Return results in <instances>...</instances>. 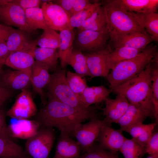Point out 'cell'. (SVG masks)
Returning a JSON list of instances; mask_svg holds the SVG:
<instances>
[{
    "label": "cell",
    "mask_w": 158,
    "mask_h": 158,
    "mask_svg": "<svg viewBox=\"0 0 158 158\" xmlns=\"http://www.w3.org/2000/svg\"><path fill=\"white\" fill-rule=\"evenodd\" d=\"M48 100L40 111L36 121L41 127H55L74 137L78 125L86 120L97 116V112L80 111L58 100L47 93Z\"/></svg>",
    "instance_id": "cell-1"
},
{
    "label": "cell",
    "mask_w": 158,
    "mask_h": 158,
    "mask_svg": "<svg viewBox=\"0 0 158 158\" xmlns=\"http://www.w3.org/2000/svg\"><path fill=\"white\" fill-rule=\"evenodd\" d=\"M153 59L138 75L116 87L110 88L111 92L124 96L130 104L146 111L152 118L154 117V110L151 78Z\"/></svg>",
    "instance_id": "cell-2"
},
{
    "label": "cell",
    "mask_w": 158,
    "mask_h": 158,
    "mask_svg": "<svg viewBox=\"0 0 158 158\" xmlns=\"http://www.w3.org/2000/svg\"><path fill=\"white\" fill-rule=\"evenodd\" d=\"M157 55V46L149 44L137 56L118 64L107 77L110 88L116 87L138 75Z\"/></svg>",
    "instance_id": "cell-3"
},
{
    "label": "cell",
    "mask_w": 158,
    "mask_h": 158,
    "mask_svg": "<svg viewBox=\"0 0 158 158\" xmlns=\"http://www.w3.org/2000/svg\"><path fill=\"white\" fill-rule=\"evenodd\" d=\"M105 12L109 43L123 35L133 32L147 33L128 12L121 9L113 0L102 3Z\"/></svg>",
    "instance_id": "cell-4"
},
{
    "label": "cell",
    "mask_w": 158,
    "mask_h": 158,
    "mask_svg": "<svg viewBox=\"0 0 158 158\" xmlns=\"http://www.w3.org/2000/svg\"><path fill=\"white\" fill-rule=\"evenodd\" d=\"M47 93L62 102L82 112H97L100 107L96 105L86 107L69 87L66 79V72L58 69L51 75L49 82L46 87Z\"/></svg>",
    "instance_id": "cell-5"
},
{
    "label": "cell",
    "mask_w": 158,
    "mask_h": 158,
    "mask_svg": "<svg viewBox=\"0 0 158 158\" xmlns=\"http://www.w3.org/2000/svg\"><path fill=\"white\" fill-rule=\"evenodd\" d=\"M109 33L107 25L98 31L84 30L76 31L74 48L83 53H90L105 49L109 45Z\"/></svg>",
    "instance_id": "cell-6"
},
{
    "label": "cell",
    "mask_w": 158,
    "mask_h": 158,
    "mask_svg": "<svg viewBox=\"0 0 158 158\" xmlns=\"http://www.w3.org/2000/svg\"><path fill=\"white\" fill-rule=\"evenodd\" d=\"M54 138L52 128L41 127L36 134L26 142V151L33 158H48Z\"/></svg>",
    "instance_id": "cell-7"
},
{
    "label": "cell",
    "mask_w": 158,
    "mask_h": 158,
    "mask_svg": "<svg viewBox=\"0 0 158 158\" xmlns=\"http://www.w3.org/2000/svg\"><path fill=\"white\" fill-rule=\"evenodd\" d=\"M107 124L104 119L101 120L97 117L90 119L88 123L79 124L76 128L74 137L80 146L81 151L86 152L98 139L102 127Z\"/></svg>",
    "instance_id": "cell-8"
},
{
    "label": "cell",
    "mask_w": 158,
    "mask_h": 158,
    "mask_svg": "<svg viewBox=\"0 0 158 158\" xmlns=\"http://www.w3.org/2000/svg\"><path fill=\"white\" fill-rule=\"evenodd\" d=\"M52 1L41 0V8L47 27L59 31L69 29V16L61 7Z\"/></svg>",
    "instance_id": "cell-9"
},
{
    "label": "cell",
    "mask_w": 158,
    "mask_h": 158,
    "mask_svg": "<svg viewBox=\"0 0 158 158\" xmlns=\"http://www.w3.org/2000/svg\"><path fill=\"white\" fill-rule=\"evenodd\" d=\"M0 21L18 29L25 31L29 34L34 31L28 24L25 10L18 5L13 3L0 6Z\"/></svg>",
    "instance_id": "cell-10"
},
{
    "label": "cell",
    "mask_w": 158,
    "mask_h": 158,
    "mask_svg": "<svg viewBox=\"0 0 158 158\" xmlns=\"http://www.w3.org/2000/svg\"><path fill=\"white\" fill-rule=\"evenodd\" d=\"M22 90L13 104L6 111V116L22 119H28L36 114L37 109L31 93L26 89Z\"/></svg>",
    "instance_id": "cell-11"
},
{
    "label": "cell",
    "mask_w": 158,
    "mask_h": 158,
    "mask_svg": "<svg viewBox=\"0 0 158 158\" xmlns=\"http://www.w3.org/2000/svg\"><path fill=\"white\" fill-rule=\"evenodd\" d=\"M112 50L109 44L105 49L99 51L83 53L86 58L90 78L98 77L107 78L110 70L107 64V56Z\"/></svg>",
    "instance_id": "cell-12"
},
{
    "label": "cell",
    "mask_w": 158,
    "mask_h": 158,
    "mask_svg": "<svg viewBox=\"0 0 158 158\" xmlns=\"http://www.w3.org/2000/svg\"><path fill=\"white\" fill-rule=\"evenodd\" d=\"M117 95L114 99L107 98L104 101L105 107L101 109L105 116L104 119L107 125L109 126L112 123H116L125 113L130 105L124 96Z\"/></svg>",
    "instance_id": "cell-13"
},
{
    "label": "cell",
    "mask_w": 158,
    "mask_h": 158,
    "mask_svg": "<svg viewBox=\"0 0 158 158\" xmlns=\"http://www.w3.org/2000/svg\"><path fill=\"white\" fill-rule=\"evenodd\" d=\"M126 138L121 130L115 129L106 124L102 127L99 133L98 145L107 151L117 153Z\"/></svg>",
    "instance_id": "cell-14"
},
{
    "label": "cell",
    "mask_w": 158,
    "mask_h": 158,
    "mask_svg": "<svg viewBox=\"0 0 158 158\" xmlns=\"http://www.w3.org/2000/svg\"><path fill=\"white\" fill-rule=\"evenodd\" d=\"M152 41L147 33L133 32L119 37L109 44L112 49L125 47L142 51Z\"/></svg>",
    "instance_id": "cell-15"
},
{
    "label": "cell",
    "mask_w": 158,
    "mask_h": 158,
    "mask_svg": "<svg viewBox=\"0 0 158 158\" xmlns=\"http://www.w3.org/2000/svg\"><path fill=\"white\" fill-rule=\"evenodd\" d=\"M27 32L13 29L6 42L10 54L18 51H26L33 54L36 46Z\"/></svg>",
    "instance_id": "cell-16"
},
{
    "label": "cell",
    "mask_w": 158,
    "mask_h": 158,
    "mask_svg": "<svg viewBox=\"0 0 158 158\" xmlns=\"http://www.w3.org/2000/svg\"><path fill=\"white\" fill-rule=\"evenodd\" d=\"M81 151V147L78 142L67 133L61 131L52 158H79Z\"/></svg>",
    "instance_id": "cell-17"
},
{
    "label": "cell",
    "mask_w": 158,
    "mask_h": 158,
    "mask_svg": "<svg viewBox=\"0 0 158 158\" xmlns=\"http://www.w3.org/2000/svg\"><path fill=\"white\" fill-rule=\"evenodd\" d=\"M7 127L10 137L27 140L35 135L41 127L35 120L17 119Z\"/></svg>",
    "instance_id": "cell-18"
},
{
    "label": "cell",
    "mask_w": 158,
    "mask_h": 158,
    "mask_svg": "<svg viewBox=\"0 0 158 158\" xmlns=\"http://www.w3.org/2000/svg\"><path fill=\"white\" fill-rule=\"evenodd\" d=\"M50 79L51 75L47 68L42 64L35 61L32 68L31 83L39 94L44 106L47 100V97L43 89L48 84Z\"/></svg>",
    "instance_id": "cell-19"
},
{
    "label": "cell",
    "mask_w": 158,
    "mask_h": 158,
    "mask_svg": "<svg viewBox=\"0 0 158 158\" xmlns=\"http://www.w3.org/2000/svg\"><path fill=\"white\" fill-rule=\"evenodd\" d=\"M35 61L33 54L26 51H18L10 53L5 65L16 70L25 72L30 76Z\"/></svg>",
    "instance_id": "cell-20"
},
{
    "label": "cell",
    "mask_w": 158,
    "mask_h": 158,
    "mask_svg": "<svg viewBox=\"0 0 158 158\" xmlns=\"http://www.w3.org/2000/svg\"><path fill=\"white\" fill-rule=\"evenodd\" d=\"M76 31L65 29L60 31L61 42L57 51L62 68L68 65L70 56L74 49V42Z\"/></svg>",
    "instance_id": "cell-21"
},
{
    "label": "cell",
    "mask_w": 158,
    "mask_h": 158,
    "mask_svg": "<svg viewBox=\"0 0 158 158\" xmlns=\"http://www.w3.org/2000/svg\"><path fill=\"white\" fill-rule=\"evenodd\" d=\"M150 114L142 108L130 104L125 113L116 123L120 126L122 131L129 127L139 123H143Z\"/></svg>",
    "instance_id": "cell-22"
},
{
    "label": "cell",
    "mask_w": 158,
    "mask_h": 158,
    "mask_svg": "<svg viewBox=\"0 0 158 158\" xmlns=\"http://www.w3.org/2000/svg\"><path fill=\"white\" fill-rule=\"evenodd\" d=\"M121 9L139 13L157 12L158 0H113Z\"/></svg>",
    "instance_id": "cell-23"
},
{
    "label": "cell",
    "mask_w": 158,
    "mask_h": 158,
    "mask_svg": "<svg viewBox=\"0 0 158 158\" xmlns=\"http://www.w3.org/2000/svg\"><path fill=\"white\" fill-rule=\"evenodd\" d=\"M135 21L150 36L153 41L158 42V13L128 12Z\"/></svg>",
    "instance_id": "cell-24"
},
{
    "label": "cell",
    "mask_w": 158,
    "mask_h": 158,
    "mask_svg": "<svg viewBox=\"0 0 158 158\" xmlns=\"http://www.w3.org/2000/svg\"><path fill=\"white\" fill-rule=\"evenodd\" d=\"M111 92L103 85L87 87L78 97L80 101L86 107L104 102Z\"/></svg>",
    "instance_id": "cell-25"
},
{
    "label": "cell",
    "mask_w": 158,
    "mask_h": 158,
    "mask_svg": "<svg viewBox=\"0 0 158 158\" xmlns=\"http://www.w3.org/2000/svg\"><path fill=\"white\" fill-rule=\"evenodd\" d=\"M0 79L11 90H23L31 83L30 76L19 71L7 70L3 72Z\"/></svg>",
    "instance_id": "cell-26"
},
{
    "label": "cell",
    "mask_w": 158,
    "mask_h": 158,
    "mask_svg": "<svg viewBox=\"0 0 158 158\" xmlns=\"http://www.w3.org/2000/svg\"><path fill=\"white\" fill-rule=\"evenodd\" d=\"M33 56L35 61L43 64L49 71L54 72L57 69L59 58L57 49L36 47Z\"/></svg>",
    "instance_id": "cell-27"
},
{
    "label": "cell",
    "mask_w": 158,
    "mask_h": 158,
    "mask_svg": "<svg viewBox=\"0 0 158 158\" xmlns=\"http://www.w3.org/2000/svg\"><path fill=\"white\" fill-rule=\"evenodd\" d=\"M142 51L125 47L115 48L107 56V65L111 70L118 63L135 57Z\"/></svg>",
    "instance_id": "cell-28"
},
{
    "label": "cell",
    "mask_w": 158,
    "mask_h": 158,
    "mask_svg": "<svg viewBox=\"0 0 158 158\" xmlns=\"http://www.w3.org/2000/svg\"><path fill=\"white\" fill-rule=\"evenodd\" d=\"M107 25V20L105 9L102 3L76 31L84 30L95 31L101 30Z\"/></svg>",
    "instance_id": "cell-29"
},
{
    "label": "cell",
    "mask_w": 158,
    "mask_h": 158,
    "mask_svg": "<svg viewBox=\"0 0 158 158\" xmlns=\"http://www.w3.org/2000/svg\"><path fill=\"white\" fill-rule=\"evenodd\" d=\"M10 137L0 135V158H19L23 154L21 147L11 140Z\"/></svg>",
    "instance_id": "cell-30"
},
{
    "label": "cell",
    "mask_w": 158,
    "mask_h": 158,
    "mask_svg": "<svg viewBox=\"0 0 158 158\" xmlns=\"http://www.w3.org/2000/svg\"><path fill=\"white\" fill-rule=\"evenodd\" d=\"M43 30L41 36L34 41L35 45L40 47L56 49L58 48L61 42L59 34L55 30L49 28Z\"/></svg>",
    "instance_id": "cell-31"
},
{
    "label": "cell",
    "mask_w": 158,
    "mask_h": 158,
    "mask_svg": "<svg viewBox=\"0 0 158 158\" xmlns=\"http://www.w3.org/2000/svg\"><path fill=\"white\" fill-rule=\"evenodd\" d=\"M25 10L26 21L30 28L34 31L37 29H48L41 8L35 7Z\"/></svg>",
    "instance_id": "cell-32"
},
{
    "label": "cell",
    "mask_w": 158,
    "mask_h": 158,
    "mask_svg": "<svg viewBox=\"0 0 158 158\" xmlns=\"http://www.w3.org/2000/svg\"><path fill=\"white\" fill-rule=\"evenodd\" d=\"M68 65L74 69L75 73L83 77L90 76L86 57L81 51L74 48L70 56Z\"/></svg>",
    "instance_id": "cell-33"
},
{
    "label": "cell",
    "mask_w": 158,
    "mask_h": 158,
    "mask_svg": "<svg viewBox=\"0 0 158 158\" xmlns=\"http://www.w3.org/2000/svg\"><path fill=\"white\" fill-rule=\"evenodd\" d=\"M124 158H142L145 148L133 138H126L119 150Z\"/></svg>",
    "instance_id": "cell-34"
},
{
    "label": "cell",
    "mask_w": 158,
    "mask_h": 158,
    "mask_svg": "<svg viewBox=\"0 0 158 158\" xmlns=\"http://www.w3.org/2000/svg\"><path fill=\"white\" fill-rule=\"evenodd\" d=\"M102 3L95 1L85 8L75 13L70 18L69 29L79 28L96 10Z\"/></svg>",
    "instance_id": "cell-35"
},
{
    "label": "cell",
    "mask_w": 158,
    "mask_h": 158,
    "mask_svg": "<svg viewBox=\"0 0 158 158\" xmlns=\"http://www.w3.org/2000/svg\"><path fill=\"white\" fill-rule=\"evenodd\" d=\"M152 100L153 105L154 118L158 120V58L152 61L151 74Z\"/></svg>",
    "instance_id": "cell-36"
},
{
    "label": "cell",
    "mask_w": 158,
    "mask_h": 158,
    "mask_svg": "<svg viewBox=\"0 0 158 158\" xmlns=\"http://www.w3.org/2000/svg\"><path fill=\"white\" fill-rule=\"evenodd\" d=\"M67 83L73 92L78 97L87 86L85 79L75 73L68 71L66 73Z\"/></svg>",
    "instance_id": "cell-37"
},
{
    "label": "cell",
    "mask_w": 158,
    "mask_h": 158,
    "mask_svg": "<svg viewBox=\"0 0 158 158\" xmlns=\"http://www.w3.org/2000/svg\"><path fill=\"white\" fill-rule=\"evenodd\" d=\"M79 158H119L117 153L107 151L94 143L85 153Z\"/></svg>",
    "instance_id": "cell-38"
},
{
    "label": "cell",
    "mask_w": 158,
    "mask_h": 158,
    "mask_svg": "<svg viewBox=\"0 0 158 158\" xmlns=\"http://www.w3.org/2000/svg\"><path fill=\"white\" fill-rule=\"evenodd\" d=\"M145 153L158 156V132L153 133L145 147Z\"/></svg>",
    "instance_id": "cell-39"
},
{
    "label": "cell",
    "mask_w": 158,
    "mask_h": 158,
    "mask_svg": "<svg viewBox=\"0 0 158 158\" xmlns=\"http://www.w3.org/2000/svg\"><path fill=\"white\" fill-rule=\"evenodd\" d=\"M152 124V123L147 124L139 123L131 126L123 131L129 133L132 138L135 139L150 127Z\"/></svg>",
    "instance_id": "cell-40"
},
{
    "label": "cell",
    "mask_w": 158,
    "mask_h": 158,
    "mask_svg": "<svg viewBox=\"0 0 158 158\" xmlns=\"http://www.w3.org/2000/svg\"><path fill=\"white\" fill-rule=\"evenodd\" d=\"M156 125L155 123H152L150 127L134 140L141 145L145 148L146 145L152 136Z\"/></svg>",
    "instance_id": "cell-41"
},
{
    "label": "cell",
    "mask_w": 158,
    "mask_h": 158,
    "mask_svg": "<svg viewBox=\"0 0 158 158\" xmlns=\"http://www.w3.org/2000/svg\"><path fill=\"white\" fill-rule=\"evenodd\" d=\"M12 2L19 5L24 10L40 7L42 4L41 0H12Z\"/></svg>",
    "instance_id": "cell-42"
},
{
    "label": "cell",
    "mask_w": 158,
    "mask_h": 158,
    "mask_svg": "<svg viewBox=\"0 0 158 158\" xmlns=\"http://www.w3.org/2000/svg\"><path fill=\"white\" fill-rule=\"evenodd\" d=\"M12 94V90L8 88L0 79V107Z\"/></svg>",
    "instance_id": "cell-43"
},
{
    "label": "cell",
    "mask_w": 158,
    "mask_h": 158,
    "mask_svg": "<svg viewBox=\"0 0 158 158\" xmlns=\"http://www.w3.org/2000/svg\"><path fill=\"white\" fill-rule=\"evenodd\" d=\"M10 53L6 44V42L0 44V78L3 72L2 68Z\"/></svg>",
    "instance_id": "cell-44"
},
{
    "label": "cell",
    "mask_w": 158,
    "mask_h": 158,
    "mask_svg": "<svg viewBox=\"0 0 158 158\" xmlns=\"http://www.w3.org/2000/svg\"><path fill=\"white\" fill-rule=\"evenodd\" d=\"M13 29L10 26L0 24V44L6 41Z\"/></svg>",
    "instance_id": "cell-45"
},
{
    "label": "cell",
    "mask_w": 158,
    "mask_h": 158,
    "mask_svg": "<svg viewBox=\"0 0 158 158\" xmlns=\"http://www.w3.org/2000/svg\"><path fill=\"white\" fill-rule=\"evenodd\" d=\"M5 114L3 110L0 109V135L9 136L5 121Z\"/></svg>",
    "instance_id": "cell-46"
},
{
    "label": "cell",
    "mask_w": 158,
    "mask_h": 158,
    "mask_svg": "<svg viewBox=\"0 0 158 158\" xmlns=\"http://www.w3.org/2000/svg\"><path fill=\"white\" fill-rule=\"evenodd\" d=\"M146 158H158V156L149 155Z\"/></svg>",
    "instance_id": "cell-47"
},
{
    "label": "cell",
    "mask_w": 158,
    "mask_h": 158,
    "mask_svg": "<svg viewBox=\"0 0 158 158\" xmlns=\"http://www.w3.org/2000/svg\"><path fill=\"white\" fill-rule=\"evenodd\" d=\"M1 6V5H0V6Z\"/></svg>",
    "instance_id": "cell-48"
},
{
    "label": "cell",
    "mask_w": 158,
    "mask_h": 158,
    "mask_svg": "<svg viewBox=\"0 0 158 158\" xmlns=\"http://www.w3.org/2000/svg\"></svg>",
    "instance_id": "cell-49"
}]
</instances>
